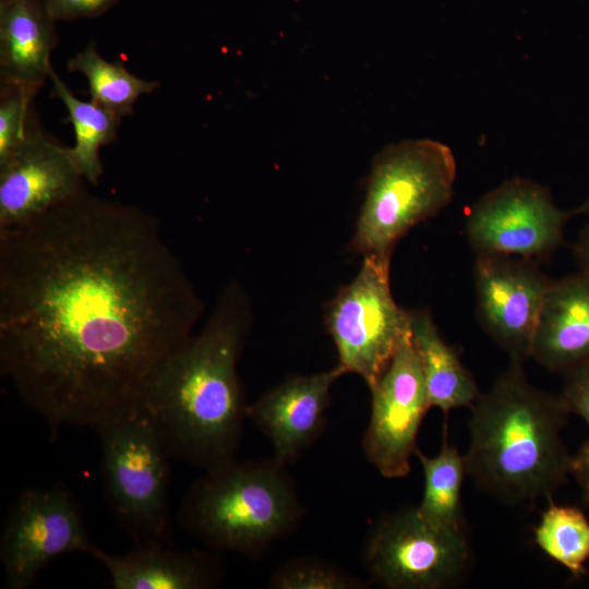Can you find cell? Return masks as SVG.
Returning a JSON list of instances; mask_svg holds the SVG:
<instances>
[{"label":"cell","mask_w":589,"mask_h":589,"mask_svg":"<svg viewBox=\"0 0 589 589\" xmlns=\"http://www.w3.org/2000/svg\"><path fill=\"white\" fill-rule=\"evenodd\" d=\"M202 302L158 220L86 188L0 230V371L56 434L142 407Z\"/></svg>","instance_id":"cell-1"},{"label":"cell","mask_w":589,"mask_h":589,"mask_svg":"<svg viewBox=\"0 0 589 589\" xmlns=\"http://www.w3.org/2000/svg\"><path fill=\"white\" fill-rule=\"evenodd\" d=\"M50 16L56 21L94 19L109 11L118 0H44Z\"/></svg>","instance_id":"cell-26"},{"label":"cell","mask_w":589,"mask_h":589,"mask_svg":"<svg viewBox=\"0 0 589 589\" xmlns=\"http://www.w3.org/2000/svg\"><path fill=\"white\" fill-rule=\"evenodd\" d=\"M91 555L104 565L115 589H208L223 579L214 553L173 544L134 545L124 554L95 545Z\"/></svg>","instance_id":"cell-15"},{"label":"cell","mask_w":589,"mask_h":589,"mask_svg":"<svg viewBox=\"0 0 589 589\" xmlns=\"http://www.w3.org/2000/svg\"><path fill=\"white\" fill-rule=\"evenodd\" d=\"M342 374L337 364L329 371L289 376L249 406L248 418L271 441L278 461L292 464L318 438L332 386Z\"/></svg>","instance_id":"cell-14"},{"label":"cell","mask_w":589,"mask_h":589,"mask_svg":"<svg viewBox=\"0 0 589 589\" xmlns=\"http://www.w3.org/2000/svg\"><path fill=\"white\" fill-rule=\"evenodd\" d=\"M372 581L387 589H446L467 572L471 549L466 528L434 524L417 506L381 516L362 549Z\"/></svg>","instance_id":"cell-7"},{"label":"cell","mask_w":589,"mask_h":589,"mask_svg":"<svg viewBox=\"0 0 589 589\" xmlns=\"http://www.w3.org/2000/svg\"><path fill=\"white\" fill-rule=\"evenodd\" d=\"M0 163L26 139L38 121L33 101L36 96L11 84H0Z\"/></svg>","instance_id":"cell-24"},{"label":"cell","mask_w":589,"mask_h":589,"mask_svg":"<svg viewBox=\"0 0 589 589\" xmlns=\"http://www.w3.org/2000/svg\"><path fill=\"white\" fill-rule=\"evenodd\" d=\"M572 214L589 216V196L579 206L573 209Z\"/></svg>","instance_id":"cell-29"},{"label":"cell","mask_w":589,"mask_h":589,"mask_svg":"<svg viewBox=\"0 0 589 589\" xmlns=\"http://www.w3.org/2000/svg\"><path fill=\"white\" fill-rule=\"evenodd\" d=\"M530 358L563 374L589 360V273L580 271L552 280Z\"/></svg>","instance_id":"cell-16"},{"label":"cell","mask_w":589,"mask_h":589,"mask_svg":"<svg viewBox=\"0 0 589 589\" xmlns=\"http://www.w3.org/2000/svg\"><path fill=\"white\" fill-rule=\"evenodd\" d=\"M93 543L82 508L62 483L24 489L10 505L0 537L8 589H26L52 561L88 553Z\"/></svg>","instance_id":"cell-9"},{"label":"cell","mask_w":589,"mask_h":589,"mask_svg":"<svg viewBox=\"0 0 589 589\" xmlns=\"http://www.w3.org/2000/svg\"><path fill=\"white\" fill-rule=\"evenodd\" d=\"M303 515L293 479L273 456L235 458L205 470L187 491L178 521L212 550L259 558Z\"/></svg>","instance_id":"cell-4"},{"label":"cell","mask_w":589,"mask_h":589,"mask_svg":"<svg viewBox=\"0 0 589 589\" xmlns=\"http://www.w3.org/2000/svg\"><path fill=\"white\" fill-rule=\"evenodd\" d=\"M574 252L581 271L589 273V224L581 229Z\"/></svg>","instance_id":"cell-28"},{"label":"cell","mask_w":589,"mask_h":589,"mask_svg":"<svg viewBox=\"0 0 589 589\" xmlns=\"http://www.w3.org/2000/svg\"><path fill=\"white\" fill-rule=\"evenodd\" d=\"M560 400L566 411L577 414L589 426V360L564 373Z\"/></svg>","instance_id":"cell-25"},{"label":"cell","mask_w":589,"mask_h":589,"mask_svg":"<svg viewBox=\"0 0 589 589\" xmlns=\"http://www.w3.org/2000/svg\"><path fill=\"white\" fill-rule=\"evenodd\" d=\"M86 188L70 147L37 121L0 163V230L23 226Z\"/></svg>","instance_id":"cell-13"},{"label":"cell","mask_w":589,"mask_h":589,"mask_svg":"<svg viewBox=\"0 0 589 589\" xmlns=\"http://www.w3.org/2000/svg\"><path fill=\"white\" fill-rule=\"evenodd\" d=\"M570 216L555 205L549 189L515 178L471 206L466 235L477 254L545 257L563 243Z\"/></svg>","instance_id":"cell-10"},{"label":"cell","mask_w":589,"mask_h":589,"mask_svg":"<svg viewBox=\"0 0 589 589\" xmlns=\"http://www.w3.org/2000/svg\"><path fill=\"white\" fill-rule=\"evenodd\" d=\"M456 160L444 143L404 140L373 159L352 239L360 254H390L412 227L435 215L452 200Z\"/></svg>","instance_id":"cell-5"},{"label":"cell","mask_w":589,"mask_h":589,"mask_svg":"<svg viewBox=\"0 0 589 589\" xmlns=\"http://www.w3.org/2000/svg\"><path fill=\"white\" fill-rule=\"evenodd\" d=\"M390 254L363 256L356 277L329 303L326 326L345 373L359 375L369 389L410 329V312L395 301Z\"/></svg>","instance_id":"cell-8"},{"label":"cell","mask_w":589,"mask_h":589,"mask_svg":"<svg viewBox=\"0 0 589 589\" xmlns=\"http://www.w3.org/2000/svg\"><path fill=\"white\" fill-rule=\"evenodd\" d=\"M512 360L471 406L467 476L504 503L548 498L570 476L562 438L568 412L560 397L534 387Z\"/></svg>","instance_id":"cell-3"},{"label":"cell","mask_w":589,"mask_h":589,"mask_svg":"<svg viewBox=\"0 0 589 589\" xmlns=\"http://www.w3.org/2000/svg\"><path fill=\"white\" fill-rule=\"evenodd\" d=\"M414 456L423 471L424 486L420 514L434 524L461 528L465 519L461 490L467 476L465 455L447 441L446 430L437 455L425 456L419 448Z\"/></svg>","instance_id":"cell-20"},{"label":"cell","mask_w":589,"mask_h":589,"mask_svg":"<svg viewBox=\"0 0 589 589\" xmlns=\"http://www.w3.org/2000/svg\"><path fill=\"white\" fill-rule=\"evenodd\" d=\"M108 508L134 545L173 544L169 509L170 459L153 420L142 408L96 428Z\"/></svg>","instance_id":"cell-6"},{"label":"cell","mask_w":589,"mask_h":589,"mask_svg":"<svg viewBox=\"0 0 589 589\" xmlns=\"http://www.w3.org/2000/svg\"><path fill=\"white\" fill-rule=\"evenodd\" d=\"M410 330L430 407L444 413L456 408H471L480 395L476 381L456 350L444 341L430 312H410Z\"/></svg>","instance_id":"cell-18"},{"label":"cell","mask_w":589,"mask_h":589,"mask_svg":"<svg viewBox=\"0 0 589 589\" xmlns=\"http://www.w3.org/2000/svg\"><path fill=\"white\" fill-rule=\"evenodd\" d=\"M570 476L579 488L582 504L589 507V438L572 456Z\"/></svg>","instance_id":"cell-27"},{"label":"cell","mask_w":589,"mask_h":589,"mask_svg":"<svg viewBox=\"0 0 589 589\" xmlns=\"http://www.w3.org/2000/svg\"><path fill=\"white\" fill-rule=\"evenodd\" d=\"M370 392L371 416L362 437L364 456L382 477L404 478L411 470L418 433L431 409L410 329Z\"/></svg>","instance_id":"cell-11"},{"label":"cell","mask_w":589,"mask_h":589,"mask_svg":"<svg viewBox=\"0 0 589 589\" xmlns=\"http://www.w3.org/2000/svg\"><path fill=\"white\" fill-rule=\"evenodd\" d=\"M249 325L248 298L232 283L153 377L142 408L172 458L205 470L236 458L249 408L237 369Z\"/></svg>","instance_id":"cell-2"},{"label":"cell","mask_w":589,"mask_h":589,"mask_svg":"<svg viewBox=\"0 0 589 589\" xmlns=\"http://www.w3.org/2000/svg\"><path fill=\"white\" fill-rule=\"evenodd\" d=\"M67 67L70 72L85 76L91 100L121 119L133 113L141 96L152 94L159 87L157 81L140 79L123 63L104 59L94 41L69 59Z\"/></svg>","instance_id":"cell-21"},{"label":"cell","mask_w":589,"mask_h":589,"mask_svg":"<svg viewBox=\"0 0 589 589\" xmlns=\"http://www.w3.org/2000/svg\"><path fill=\"white\" fill-rule=\"evenodd\" d=\"M477 312L489 336L510 357L530 358L536 327L552 280L531 260L477 254Z\"/></svg>","instance_id":"cell-12"},{"label":"cell","mask_w":589,"mask_h":589,"mask_svg":"<svg viewBox=\"0 0 589 589\" xmlns=\"http://www.w3.org/2000/svg\"><path fill=\"white\" fill-rule=\"evenodd\" d=\"M49 80L53 95L67 109V122L74 131V145L70 151L75 164L86 182L96 184L104 172L100 149L117 142L121 118L93 100L77 98L53 69Z\"/></svg>","instance_id":"cell-19"},{"label":"cell","mask_w":589,"mask_h":589,"mask_svg":"<svg viewBox=\"0 0 589 589\" xmlns=\"http://www.w3.org/2000/svg\"><path fill=\"white\" fill-rule=\"evenodd\" d=\"M44 0H0V83L37 96L59 43Z\"/></svg>","instance_id":"cell-17"},{"label":"cell","mask_w":589,"mask_h":589,"mask_svg":"<svg viewBox=\"0 0 589 589\" xmlns=\"http://www.w3.org/2000/svg\"><path fill=\"white\" fill-rule=\"evenodd\" d=\"M273 589H362L366 584L336 565L314 557L286 562L271 576Z\"/></svg>","instance_id":"cell-23"},{"label":"cell","mask_w":589,"mask_h":589,"mask_svg":"<svg viewBox=\"0 0 589 589\" xmlns=\"http://www.w3.org/2000/svg\"><path fill=\"white\" fill-rule=\"evenodd\" d=\"M537 545L578 580L587 575L589 561V519L577 506L550 500L534 528Z\"/></svg>","instance_id":"cell-22"}]
</instances>
